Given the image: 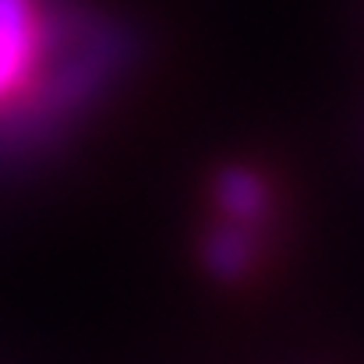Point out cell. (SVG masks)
Returning <instances> with one entry per match:
<instances>
[{"instance_id": "obj_1", "label": "cell", "mask_w": 364, "mask_h": 364, "mask_svg": "<svg viewBox=\"0 0 364 364\" xmlns=\"http://www.w3.org/2000/svg\"><path fill=\"white\" fill-rule=\"evenodd\" d=\"M53 18L43 0H0V117L18 114L46 82Z\"/></svg>"}]
</instances>
